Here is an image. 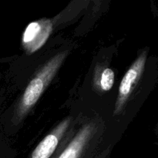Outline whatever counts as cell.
I'll return each mask as SVG.
<instances>
[{
	"label": "cell",
	"instance_id": "obj_3",
	"mask_svg": "<svg viewBox=\"0 0 158 158\" xmlns=\"http://www.w3.org/2000/svg\"><path fill=\"white\" fill-rule=\"evenodd\" d=\"M44 89V81L42 77L34 78L25 90L23 98V106L24 110L29 109L35 104L40 98Z\"/></svg>",
	"mask_w": 158,
	"mask_h": 158
},
{
	"label": "cell",
	"instance_id": "obj_4",
	"mask_svg": "<svg viewBox=\"0 0 158 158\" xmlns=\"http://www.w3.org/2000/svg\"><path fill=\"white\" fill-rule=\"evenodd\" d=\"M114 83V73L110 68H106L103 71L100 79L101 88L104 91H109L112 88Z\"/></svg>",
	"mask_w": 158,
	"mask_h": 158
},
{
	"label": "cell",
	"instance_id": "obj_1",
	"mask_svg": "<svg viewBox=\"0 0 158 158\" xmlns=\"http://www.w3.org/2000/svg\"><path fill=\"white\" fill-rule=\"evenodd\" d=\"M147 60H148V52L143 51L137 57V60L134 61L132 66L124 75L119 88V97L117 103V108H120L122 104L126 101L136 83L140 79L146 66Z\"/></svg>",
	"mask_w": 158,
	"mask_h": 158
},
{
	"label": "cell",
	"instance_id": "obj_2",
	"mask_svg": "<svg viewBox=\"0 0 158 158\" xmlns=\"http://www.w3.org/2000/svg\"><path fill=\"white\" fill-rule=\"evenodd\" d=\"M52 31V23L48 19H40L28 25L23 37L24 47L29 52L40 49L47 40Z\"/></svg>",
	"mask_w": 158,
	"mask_h": 158
}]
</instances>
